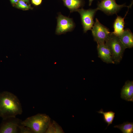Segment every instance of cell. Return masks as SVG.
Wrapping results in <instances>:
<instances>
[{"label": "cell", "mask_w": 133, "mask_h": 133, "mask_svg": "<svg viewBox=\"0 0 133 133\" xmlns=\"http://www.w3.org/2000/svg\"><path fill=\"white\" fill-rule=\"evenodd\" d=\"M50 118L45 114H38L22 121L21 124L31 129L33 133H43L50 124Z\"/></svg>", "instance_id": "2"}, {"label": "cell", "mask_w": 133, "mask_h": 133, "mask_svg": "<svg viewBox=\"0 0 133 133\" xmlns=\"http://www.w3.org/2000/svg\"><path fill=\"white\" fill-rule=\"evenodd\" d=\"M121 97L127 101L133 102V81H127L121 89Z\"/></svg>", "instance_id": "10"}, {"label": "cell", "mask_w": 133, "mask_h": 133, "mask_svg": "<svg viewBox=\"0 0 133 133\" xmlns=\"http://www.w3.org/2000/svg\"><path fill=\"white\" fill-rule=\"evenodd\" d=\"M25 1V2L28 3L29 2L30 0H22Z\"/></svg>", "instance_id": "22"}, {"label": "cell", "mask_w": 133, "mask_h": 133, "mask_svg": "<svg viewBox=\"0 0 133 133\" xmlns=\"http://www.w3.org/2000/svg\"><path fill=\"white\" fill-rule=\"evenodd\" d=\"M16 7L24 10H28L32 8L30 5H28L22 0H19L16 4Z\"/></svg>", "instance_id": "17"}, {"label": "cell", "mask_w": 133, "mask_h": 133, "mask_svg": "<svg viewBox=\"0 0 133 133\" xmlns=\"http://www.w3.org/2000/svg\"><path fill=\"white\" fill-rule=\"evenodd\" d=\"M22 112L21 104L16 95L8 91L0 93V117L3 119L15 117Z\"/></svg>", "instance_id": "1"}, {"label": "cell", "mask_w": 133, "mask_h": 133, "mask_svg": "<svg viewBox=\"0 0 133 133\" xmlns=\"http://www.w3.org/2000/svg\"><path fill=\"white\" fill-rule=\"evenodd\" d=\"M20 133H33V132L30 128L26 126L21 125L19 126Z\"/></svg>", "instance_id": "18"}, {"label": "cell", "mask_w": 133, "mask_h": 133, "mask_svg": "<svg viewBox=\"0 0 133 133\" xmlns=\"http://www.w3.org/2000/svg\"><path fill=\"white\" fill-rule=\"evenodd\" d=\"M94 0H89V6L91 5L92 1Z\"/></svg>", "instance_id": "21"}, {"label": "cell", "mask_w": 133, "mask_h": 133, "mask_svg": "<svg viewBox=\"0 0 133 133\" xmlns=\"http://www.w3.org/2000/svg\"><path fill=\"white\" fill-rule=\"evenodd\" d=\"M63 132L61 127L54 122L52 123H50L46 133H62Z\"/></svg>", "instance_id": "16"}, {"label": "cell", "mask_w": 133, "mask_h": 133, "mask_svg": "<svg viewBox=\"0 0 133 133\" xmlns=\"http://www.w3.org/2000/svg\"><path fill=\"white\" fill-rule=\"evenodd\" d=\"M98 57L104 62L108 64H115L112 59L110 51L105 43H97Z\"/></svg>", "instance_id": "9"}, {"label": "cell", "mask_w": 133, "mask_h": 133, "mask_svg": "<svg viewBox=\"0 0 133 133\" xmlns=\"http://www.w3.org/2000/svg\"><path fill=\"white\" fill-rule=\"evenodd\" d=\"M21 121L16 117L3 119L0 126V133H19V126L21 125Z\"/></svg>", "instance_id": "8"}, {"label": "cell", "mask_w": 133, "mask_h": 133, "mask_svg": "<svg viewBox=\"0 0 133 133\" xmlns=\"http://www.w3.org/2000/svg\"><path fill=\"white\" fill-rule=\"evenodd\" d=\"M132 5V3L128 7V10L123 17L117 16L114 22L113 27L114 31L112 33L118 37L121 35L123 32L124 29L125 22L124 19L128 13L129 9Z\"/></svg>", "instance_id": "11"}, {"label": "cell", "mask_w": 133, "mask_h": 133, "mask_svg": "<svg viewBox=\"0 0 133 133\" xmlns=\"http://www.w3.org/2000/svg\"><path fill=\"white\" fill-rule=\"evenodd\" d=\"M91 30L94 40L97 43H105L111 33L97 18Z\"/></svg>", "instance_id": "4"}, {"label": "cell", "mask_w": 133, "mask_h": 133, "mask_svg": "<svg viewBox=\"0 0 133 133\" xmlns=\"http://www.w3.org/2000/svg\"><path fill=\"white\" fill-rule=\"evenodd\" d=\"M11 3L13 4H16L19 0H10Z\"/></svg>", "instance_id": "20"}, {"label": "cell", "mask_w": 133, "mask_h": 133, "mask_svg": "<svg viewBox=\"0 0 133 133\" xmlns=\"http://www.w3.org/2000/svg\"><path fill=\"white\" fill-rule=\"evenodd\" d=\"M98 10L97 8L85 10L82 8L77 11L80 15L84 33L91 30L95 22L94 20V16Z\"/></svg>", "instance_id": "5"}, {"label": "cell", "mask_w": 133, "mask_h": 133, "mask_svg": "<svg viewBox=\"0 0 133 133\" xmlns=\"http://www.w3.org/2000/svg\"><path fill=\"white\" fill-rule=\"evenodd\" d=\"M64 5L68 8L71 12L77 11L82 8L84 4L83 0H62Z\"/></svg>", "instance_id": "13"}, {"label": "cell", "mask_w": 133, "mask_h": 133, "mask_svg": "<svg viewBox=\"0 0 133 133\" xmlns=\"http://www.w3.org/2000/svg\"><path fill=\"white\" fill-rule=\"evenodd\" d=\"M118 37L126 49L133 47V34L129 29H125L122 34Z\"/></svg>", "instance_id": "12"}, {"label": "cell", "mask_w": 133, "mask_h": 133, "mask_svg": "<svg viewBox=\"0 0 133 133\" xmlns=\"http://www.w3.org/2000/svg\"><path fill=\"white\" fill-rule=\"evenodd\" d=\"M105 43L110 51L112 59L115 63H120L126 49L118 37L111 32Z\"/></svg>", "instance_id": "3"}, {"label": "cell", "mask_w": 133, "mask_h": 133, "mask_svg": "<svg viewBox=\"0 0 133 133\" xmlns=\"http://www.w3.org/2000/svg\"><path fill=\"white\" fill-rule=\"evenodd\" d=\"M42 0H32V3L36 6H38L40 5Z\"/></svg>", "instance_id": "19"}, {"label": "cell", "mask_w": 133, "mask_h": 133, "mask_svg": "<svg viewBox=\"0 0 133 133\" xmlns=\"http://www.w3.org/2000/svg\"><path fill=\"white\" fill-rule=\"evenodd\" d=\"M57 24L55 31L57 35L64 34L72 31L75 25L72 18L64 16L59 13L57 17Z\"/></svg>", "instance_id": "7"}, {"label": "cell", "mask_w": 133, "mask_h": 133, "mask_svg": "<svg viewBox=\"0 0 133 133\" xmlns=\"http://www.w3.org/2000/svg\"><path fill=\"white\" fill-rule=\"evenodd\" d=\"M97 112L103 115L104 121L108 124L107 127L112 124L115 117V112L112 111L104 112L102 109H101L99 111H97Z\"/></svg>", "instance_id": "14"}, {"label": "cell", "mask_w": 133, "mask_h": 133, "mask_svg": "<svg viewBox=\"0 0 133 133\" xmlns=\"http://www.w3.org/2000/svg\"><path fill=\"white\" fill-rule=\"evenodd\" d=\"M114 127L119 129L123 133H133V122H124L122 124L114 126Z\"/></svg>", "instance_id": "15"}, {"label": "cell", "mask_w": 133, "mask_h": 133, "mask_svg": "<svg viewBox=\"0 0 133 133\" xmlns=\"http://www.w3.org/2000/svg\"><path fill=\"white\" fill-rule=\"evenodd\" d=\"M125 4L119 5L117 4L115 0H102L98 2L97 7L100 10L108 15L116 14L122 8L128 7Z\"/></svg>", "instance_id": "6"}]
</instances>
